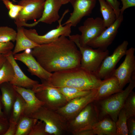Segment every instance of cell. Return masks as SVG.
<instances>
[{
	"label": "cell",
	"instance_id": "f1b7e54d",
	"mask_svg": "<svg viewBox=\"0 0 135 135\" xmlns=\"http://www.w3.org/2000/svg\"><path fill=\"white\" fill-rule=\"evenodd\" d=\"M128 118L124 110L122 108L118 115L116 122V135H128V131L127 121Z\"/></svg>",
	"mask_w": 135,
	"mask_h": 135
},
{
	"label": "cell",
	"instance_id": "7a4b0ae2",
	"mask_svg": "<svg viewBox=\"0 0 135 135\" xmlns=\"http://www.w3.org/2000/svg\"><path fill=\"white\" fill-rule=\"evenodd\" d=\"M102 80L95 73L80 66L52 73L48 79L44 81L54 87H70L90 90L97 89Z\"/></svg>",
	"mask_w": 135,
	"mask_h": 135
},
{
	"label": "cell",
	"instance_id": "6da1fadb",
	"mask_svg": "<svg viewBox=\"0 0 135 135\" xmlns=\"http://www.w3.org/2000/svg\"><path fill=\"white\" fill-rule=\"evenodd\" d=\"M30 52L41 66L50 73L80 66V51L74 42L64 36L50 43L39 45Z\"/></svg>",
	"mask_w": 135,
	"mask_h": 135
},
{
	"label": "cell",
	"instance_id": "4316f807",
	"mask_svg": "<svg viewBox=\"0 0 135 135\" xmlns=\"http://www.w3.org/2000/svg\"><path fill=\"white\" fill-rule=\"evenodd\" d=\"M56 88L63 95L68 102L76 98L86 95L93 90H83L70 87Z\"/></svg>",
	"mask_w": 135,
	"mask_h": 135
},
{
	"label": "cell",
	"instance_id": "e0dca14e",
	"mask_svg": "<svg viewBox=\"0 0 135 135\" xmlns=\"http://www.w3.org/2000/svg\"><path fill=\"white\" fill-rule=\"evenodd\" d=\"M62 4L59 0H45L43 12L41 17L33 23H26L22 25V26L31 28L34 27L40 22L48 24L58 21L60 16L59 10Z\"/></svg>",
	"mask_w": 135,
	"mask_h": 135
},
{
	"label": "cell",
	"instance_id": "603a6c76",
	"mask_svg": "<svg viewBox=\"0 0 135 135\" xmlns=\"http://www.w3.org/2000/svg\"><path fill=\"white\" fill-rule=\"evenodd\" d=\"M92 129L95 135H116V122L108 117L99 120Z\"/></svg>",
	"mask_w": 135,
	"mask_h": 135
},
{
	"label": "cell",
	"instance_id": "e575fe53",
	"mask_svg": "<svg viewBox=\"0 0 135 135\" xmlns=\"http://www.w3.org/2000/svg\"><path fill=\"white\" fill-rule=\"evenodd\" d=\"M8 119L6 117H0V135H4L9 126Z\"/></svg>",
	"mask_w": 135,
	"mask_h": 135
},
{
	"label": "cell",
	"instance_id": "836d02e7",
	"mask_svg": "<svg viewBox=\"0 0 135 135\" xmlns=\"http://www.w3.org/2000/svg\"><path fill=\"white\" fill-rule=\"evenodd\" d=\"M14 45L12 42H0V54H4L12 51Z\"/></svg>",
	"mask_w": 135,
	"mask_h": 135
},
{
	"label": "cell",
	"instance_id": "ffe728a7",
	"mask_svg": "<svg viewBox=\"0 0 135 135\" xmlns=\"http://www.w3.org/2000/svg\"><path fill=\"white\" fill-rule=\"evenodd\" d=\"M13 86L26 102V106L24 112L25 114L29 116L43 106L44 103L36 97L35 93L32 89Z\"/></svg>",
	"mask_w": 135,
	"mask_h": 135
},
{
	"label": "cell",
	"instance_id": "ba28073f",
	"mask_svg": "<svg viewBox=\"0 0 135 135\" xmlns=\"http://www.w3.org/2000/svg\"><path fill=\"white\" fill-rule=\"evenodd\" d=\"M69 11L68 9L65 11L62 17L58 21L59 25L56 28L49 31L44 34L38 35L35 29L28 30L24 28V33L29 38L39 45L51 43L61 36L69 37L71 32V24L68 23L63 26L61 23L65 15Z\"/></svg>",
	"mask_w": 135,
	"mask_h": 135
},
{
	"label": "cell",
	"instance_id": "cb8c5ba5",
	"mask_svg": "<svg viewBox=\"0 0 135 135\" xmlns=\"http://www.w3.org/2000/svg\"><path fill=\"white\" fill-rule=\"evenodd\" d=\"M99 3L100 11L103 18V20L106 28L112 25L116 18L115 12L111 6L105 0H97Z\"/></svg>",
	"mask_w": 135,
	"mask_h": 135
},
{
	"label": "cell",
	"instance_id": "83f0119b",
	"mask_svg": "<svg viewBox=\"0 0 135 135\" xmlns=\"http://www.w3.org/2000/svg\"><path fill=\"white\" fill-rule=\"evenodd\" d=\"M14 75V68L11 63L6 58L0 69V85L5 82H10Z\"/></svg>",
	"mask_w": 135,
	"mask_h": 135
},
{
	"label": "cell",
	"instance_id": "30bf717a",
	"mask_svg": "<svg viewBox=\"0 0 135 135\" xmlns=\"http://www.w3.org/2000/svg\"><path fill=\"white\" fill-rule=\"evenodd\" d=\"M128 44V41H124L111 55L104 58L95 73L99 78L104 79L112 76L118 63L125 55Z\"/></svg>",
	"mask_w": 135,
	"mask_h": 135
},
{
	"label": "cell",
	"instance_id": "8d00e7d4",
	"mask_svg": "<svg viewBox=\"0 0 135 135\" xmlns=\"http://www.w3.org/2000/svg\"><path fill=\"white\" fill-rule=\"evenodd\" d=\"M113 8L116 14V18L120 15V3L118 0H105Z\"/></svg>",
	"mask_w": 135,
	"mask_h": 135
},
{
	"label": "cell",
	"instance_id": "f6af8a7d",
	"mask_svg": "<svg viewBox=\"0 0 135 135\" xmlns=\"http://www.w3.org/2000/svg\"><path fill=\"white\" fill-rule=\"evenodd\" d=\"M14 2H16V0H12Z\"/></svg>",
	"mask_w": 135,
	"mask_h": 135
},
{
	"label": "cell",
	"instance_id": "60d3db41",
	"mask_svg": "<svg viewBox=\"0 0 135 135\" xmlns=\"http://www.w3.org/2000/svg\"><path fill=\"white\" fill-rule=\"evenodd\" d=\"M0 117H6L3 110V106L2 102L1 94L0 93Z\"/></svg>",
	"mask_w": 135,
	"mask_h": 135
},
{
	"label": "cell",
	"instance_id": "277c9868",
	"mask_svg": "<svg viewBox=\"0 0 135 135\" xmlns=\"http://www.w3.org/2000/svg\"><path fill=\"white\" fill-rule=\"evenodd\" d=\"M79 34L70 35L69 39L76 44L81 55L80 66L91 72L96 73L109 51L97 48L93 49L86 45L82 46L79 42Z\"/></svg>",
	"mask_w": 135,
	"mask_h": 135
},
{
	"label": "cell",
	"instance_id": "d4e9b609",
	"mask_svg": "<svg viewBox=\"0 0 135 135\" xmlns=\"http://www.w3.org/2000/svg\"><path fill=\"white\" fill-rule=\"evenodd\" d=\"M38 120L24 114L17 122L15 135H28L32 126Z\"/></svg>",
	"mask_w": 135,
	"mask_h": 135
},
{
	"label": "cell",
	"instance_id": "7402d4cb",
	"mask_svg": "<svg viewBox=\"0 0 135 135\" xmlns=\"http://www.w3.org/2000/svg\"><path fill=\"white\" fill-rule=\"evenodd\" d=\"M22 27H17L15 46L12 51L14 55L27 49H33L39 45L29 38L25 35Z\"/></svg>",
	"mask_w": 135,
	"mask_h": 135
},
{
	"label": "cell",
	"instance_id": "52a82bcc",
	"mask_svg": "<svg viewBox=\"0 0 135 135\" xmlns=\"http://www.w3.org/2000/svg\"><path fill=\"white\" fill-rule=\"evenodd\" d=\"M42 81V84H37L32 90L38 99L44 103L43 106L56 111L67 104L65 97L56 88Z\"/></svg>",
	"mask_w": 135,
	"mask_h": 135
},
{
	"label": "cell",
	"instance_id": "1f68e13d",
	"mask_svg": "<svg viewBox=\"0 0 135 135\" xmlns=\"http://www.w3.org/2000/svg\"><path fill=\"white\" fill-rule=\"evenodd\" d=\"M8 10L9 17L15 19L18 16L19 13L22 8V6L18 4H14L9 0H1Z\"/></svg>",
	"mask_w": 135,
	"mask_h": 135
},
{
	"label": "cell",
	"instance_id": "2e32d148",
	"mask_svg": "<svg viewBox=\"0 0 135 135\" xmlns=\"http://www.w3.org/2000/svg\"><path fill=\"white\" fill-rule=\"evenodd\" d=\"M28 50L21 53L14 55V59L24 64L28 67V72L32 75L38 77L42 81L47 80L52 73L45 70L32 56L31 52H28Z\"/></svg>",
	"mask_w": 135,
	"mask_h": 135
},
{
	"label": "cell",
	"instance_id": "f546056e",
	"mask_svg": "<svg viewBox=\"0 0 135 135\" xmlns=\"http://www.w3.org/2000/svg\"><path fill=\"white\" fill-rule=\"evenodd\" d=\"M128 118L135 117V92L133 91L126 98L122 108Z\"/></svg>",
	"mask_w": 135,
	"mask_h": 135
},
{
	"label": "cell",
	"instance_id": "b9f144b4",
	"mask_svg": "<svg viewBox=\"0 0 135 135\" xmlns=\"http://www.w3.org/2000/svg\"><path fill=\"white\" fill-rule=\"evenodd\" d=\"M6 60V57L3 54H0V69Z\"/></svg>",
	"mask_w": 135,
	"mask_h": 135
},
{
	"label": "cell",
	"instance_id": "9c48e42d",
	"mask_svg": "<svg viewBox=\"0 0 135 135\" xmlns=\"http://www.w3.org/2000/svg\"><path fill=\"white\" fill-rule=\"evenodd\" d=\"M45 0L20 1L18 4L22 6L14 22L17 27H22V24L29 20H35L42 15Z\"/></svg>",
	"mask_w": 135,
	"mask_h": 135
},
{
	"label": "cell",
	"instance_id": "8992f818",
	"mask_svg": "<svg viewBox=\"0 0 135 135\" xmlns=\"http://www.w3.org/2000/svg\"><path fill=\"white\" fill-rule=\"evenodd\" d=\"M98 121V111L93 102L74 117L67 121V131L76 135L82 131L92 129Z\"/></svg>",
	"mask_w": 135,
	"mask_h": 135
},
{
	"label": "cell",
	"instance_id": "5bb4252c",
	"mask_svg": "<svg viewBox=\"0 0 135 135\" xmlns=\"http://www.w3.org/2000/svg\"><path fill=\"white\" fill-rule=\"evenodd\" d=\"M123 19V14L120 13L112 25L106 28L98 36L89 42L87 45L92 48L107 50L114 40Z\"/></svg>",
	"mask_w": 135,
	"mask_h": 135
},
{
	"label": "cell",
	"instance_id": "3957f363",
	"mask_svg": "<svg viewBox=\"0 0 135 135\" xmlns=\"http://www.w3.org/2000/svg\"><path fill=\"white\" fill-rule=\"evenodd\" d=\"M135 87V78H133L124 90L106 98L93 101L97 109L99 120L108 117L116 122L118 114L126 98Z\"/></svg>",
	"mask_w": 135,
	"mask_h": 135
},
{
	"label": "cell",
	"instance_id": "484cf974",
	"mask_svg": "<svg viewBox=\"0 0 135 135\" xmlns=\"http://www.w3.org/2000/svg\"><path fill=\"white\" fill-rule=\"evenodd\" d=\"M26 106L24 100L18 93L8 118L9 121L18 122L20 118L24 114Z\"/></svg>",
	"mask_w": 135,
	"mask_h": 135
},
{
	"label": "cell",
	"instance_id": "4fadbf2b",
	"mask_svg": "<svg viewBox=\"0 0 135 135\" xmlns=\"http://www.w3.org/2000/svg\"><path fill=\"white\" fill-rule=\"evenodd\" d=\"M135 51L133 47L127 50L124 60L118 68L115 69L112 75L117 78L122 90L130 81L132 75L135 73Z\"/></svg>",
	"mask_w": 135,
	"mask_h": 135
},
{
	"label": "cell",
	"instance_id": "4dcf8cb0",
	"mask_svg": "<svg viewBox=\"0 0 135 135\" xmlns=\"http://www.w3.org/2000/svg\"><path fill=\"white\" fill-rule=\"evenodd\" d=\"M16 32L7 26H0V42H14L16 41Z\"/></svg>",
	"mask_w": 135,
	"mask_h": 135
},
{
	"label": "cell",
	"instance_id": "ee69618b",
	"mask_svg": "<svg viewBox=\"0 0 135 135\" xmlns=\"http://www.w3.org/2000/svg\"><path fill=\"white\" fill-rule=\"evenodd\" d=\"M31 0H21L22 1H26Z\"/></svg>",
	"mask_w": 135,
	"mask_h": 135
},
{
	"label": "cell",
	"instance_id": "8fae6325",
	"mask_svg": "<svg viewBox=\"0 0 135 135\" xmlns=\"http://www.w3.org/2000/svg\"><path fill=\"white\" fill-rule=\"evenodd\" d=\"M97 89L92 90L86 95L70 101L56 111L62 115L67 121L72 119L87 105L95 100Z\"/></svg>",
	"mask_w": 135,
	"mask_h": 135
},
{
	"label": "cell",
	"instance_id": "ac0fdd59",
	"mask_svg": "<svg viewBox=\"0 0 135 135\" xmlns=\"http://www.w3.org/2000/svg\"><path fill=\"white\" fill-rule=\"evenodd\" d=\"M12 64L13 67L14 75L10 82L13 86L32 89L38 82L30 78L23 72L14 58L12 51L4 54Z\"/></svg>",
	"mask_w": 135,
	"mask_h": 135
},
{
	"label": "cell",
	"instance_id": "7bdbcfd3",
	"mask_svg": "<svg viewBox=\"0 0 135 135\" xmlns=\"http://www.w3.org/2000/svg\"><path fill=\"white\" fill-rule=\"evenodd\" d=\"M62 3V4H64L70 2V0H59Z\"/></svg>",
	"mask_w": 135,
	"mask_h": 135
},
{
	"label": "cell",
	"instance_id": "d6986e66",
	"mask_svg": "<svg viewBox=\"0 0 135 135\" xmlns=\"http://www.w3.org/2000/svg\"><path fill=\"white\" fill-rule=\"evenodd\" d=\"M3 112L8 119L18 93L10 82H5L0 85Z\"/></svg>",
	"mask_w": 135,
	"mask_h": 135
},
{
	"label": "cell",
	"instance_id": "9a60e30c",
	"mask_svg": "<svg viewBox=\"0 0 135 135\" xmlns=\"http://www.w3.org/2000/svg\"><path fill=\"white\" fill-rule=\"evenodd\" d=\"M97 0H70L73 10L68 19L62 24L70 23L76 26L84 17L90 15L95 7Z\"/></svg>",
	"mask_w": 135,
	"mask_h": 135
},
{
	"label": "cell",
	"instance_id": "f35d334b",
	"mask_svg": "<svg viewBox=\"0 0 135 135\" xmlns=\"http://www.w3.org/2000/svg\"><path fill=\"white\" fill-rule=\"evenodd\" d=\"M9 122L8 127L4 135H15L17 128V122L10 121H9Z\"/></svg>",
	"mask_w": 135,
	"mask_h": 135
},
{
	"label": "cell",
	"instance_id": "ab89813d",
	"mask_svg": "<svg viewBox=\"0 0 135 135\" xmlns=\"http://www.w3.org/2000/svg\"><path fill=\"white\" fill-rule=\"evenodd\" d=\"M95 135L92 129L85 130L78 133L76 135Z\"/></svg>",
	"mask_w": 135,
	"mask_h": 135
},
{
	"label": "cell",
	"instance_id": "d6a6232c",
	"mask_svg": "<svg viewBox=\"0 0 135 135\" xmlns=\"http://www.w3.org/2000/svg\"><path fill=\"white\" fill-rule=\"evenodd\" d=\"M28 135H49L46 132L45 125L42 120H38L33 126Z\"/></svg>",
	"mask_w": 135,
	"mask_h": 135
},
{
	"label": "cell",
	"instance_id": "d590c367",
	"mask_svg": "<svg viewBox=\"0 0 135 135\" xmlns=\"http://www.w3.org/2000/svg\"><path fill=\"white\" fill-rule=\"evenodd\" d=\"M127 126L128 131V135H135V117H130L128 119Z\"/></svg>",
	"mask_w": 135,
	"mask_h": 135
},
{
	"label": "cell",
	"instance_id": "5b68a950",
	"mask_svg": "<svg viewBox=\"0 0 135 135\" xmlns=\"http://www.w3.org/2000/svg\"><path fill=\"white\" fill-rule=\"evenodd\" d=\"M29 116L42 121L45 124L46 131L49 135H60L67 131V120L56 111L43 106Z\"/></svg>",
	"mask_w": 135,
	"mask_h": 135
},
{
	"label": "cell",
	"instance_id": "44dd1931",
	"mask_svg": "<svg viewBox=\"0 0 135 135\" xmlns=\"http://www.w3.org/2000/svg\"><path fill=\"white\" fill-rule=\"evenodd\" d=\"M122 90L117 78L112 76L102 80L97 89L95 100L106 98Z\"/></svg>",
	"mask_w": 135,
	"mask_h": 135
},
{
	"label": "cell",
	"instance_id": "74e56055",
	"mask_svg": "<svg viewBox=\"0 0 135 135\" xmlns=\"http://www.w3.org/2000/svg\"><path fill=\"white\" fill-rule=\"evenodd\" d=\"M122 6L120 9V13L123 14L127 8L135 6V0H121Z\"/></svg>",
	"mask_w": 135,
	"mask_h": 135
},
{
	"label": "cell",
	"instance_id": "7c38bea8",
	"mask_svg": "<svg viewBox=\"0 0 135 135\" xmlns=\"http://www.w3.org/2000/svg\"><path fill=\"white\" fill-rule=\"evenodd\" d=\"M103 20L101 18L97 17L88 18L82 25L78 28L81 32L79 34V42L80 45L84 46L98 36L106 29Z\"/></svg>",
	"mask_w": 135,
	"mask_h": 135
}]
</instances>
